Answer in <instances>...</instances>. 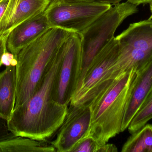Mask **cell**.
<instances>
[{"label":"cell","instance_id":"obj_21","mask_svg":"<svg viewBox=\"0 0 152 152\" xmlns=\"http://www.w3.org/2000/svg\"><path fill=\"white\" fill-rule=\"evenodd\" d=\"M2 62L3 64H4L6 66L10 65L16 66L17 60L12 54L7 51L3 56Z\"/></svg>","mask_w":152,"mask_h":152},{"label":"cell","instance_id":"obj_18","mask_svg":"<svg viewBox=\"0 0 152 152\" xmlns=\"http://www.w3.org/2000/svg\"><path fill=\"white\" fill-rule=\"evenodd\" d=\"M15 137L8 129L6 120L0 118V142Z\"/></svg>","mask_w":152,"mask_h":152},{"label":"cell","instance_id":"obj_22","mask_svg":"<svg viewBox=\"0 0 152 152\" xmlns=\"http://www.w3.org/2000/svg\"><path fill=\"white\" fill-rule=\"evenodd\" d=\"M118 151V148L116 145L112 144H101L99 146L97 152H116Z\"/></svg>","mask_w":152,"mask_h":152},{"label":"cell","instance_id":"obj_9","mask_svg":"<svg viewBox=\"0 0 152 152\" xmlns=\"http://www.w3.org/2000/svg\"><path fill=\"white\" fill-rule=\"evenodd\" d=\"M91 114L89 104H69L65 119L56 132V138L51 142L56 152H71L75 145L88 135Z\"/></svg>","mask_w":152,"mask_h":152},{"label":"cell","instance_id":"obj_2","mask_svg":"<svg viewBox=\"0 0 152 152\" xmlns=\"http://www.w3.org/2000/svg\"><path fill=\"white\" fill-rule=\"evenodd\" d=\"M71 32L51 28L25 46L15 57V108L33 94L60 48Z\"/></svg>","mask_w":152,"mask_h":152},{"label":"cell","instance_id":"obj_19","mask_svg":"<svg viewBox=\"0 0 152 152\" xmlns=\"http://www.w3.org/2000/svg\"><path fill=\"white\" fill-rule=\"evenodd\" d=\"M67 2H84L96 3L114 5L120 3L123 0H61Z\"/></svg>","mask_w":152,"mask_h":152},{"label":"cell","instance_id":"obj_20","mask_svg":"<svg viewBox=\"0 0 152 152\" xmlns=\"http://www.w3.org/2000/svg\"><path fill=\"white\" fill-rule=\"evenodd\" d=\"M8 36L0 35V68L3 64L2 58L7 51V39Z\"/></svg>","mask_w":152,"mask_h":152},{"label":"cell","instance_id":"obj_6","mask_svg":"<svg viewBox=\"0 0 152 152\" xmlns=\"http://www.w3.org/2000/svg\"><path fill=\"white\" fill-rule=\"evenodd\" d=\"M119 51L118 41L114 37L99 51L88 68L69 104L89 103L114 81L111 79L112 70L118 56Z\"/></svg>","mask_w":152,"mask_h":152},{"label":"cell","instance_id":"obj_17","mask_svg":"<svg viewBox=\"0 0 152 152\" xmlns=\"http://www.w3.org/2000/svg\"><path fill=\"white\" fill-rule=\"evenodd\" d=\"M101 144L91 136H87L75 145L71 152H97Z\"/></svg>","mask_w":152,"mask_h":152},{"label":"cell","instance_id":"obj_1","mask_svg":"<svg viewBox=\"0 0 152 152\" xmlns=\"http://www.w3.org/2000/svg\"><path fill=\"white\" fill-rule=\"evenodd\" d=\"M63 43L34 93L25 103L14 109L7 121L9 130L15 136L46 141L56 134L64 120L68 105L56 102L52 94L64 54Z\"/></svg>","mask_w":152,"mask_h":152},{"label":"cell","instance_id":"obj_14","mask_svg":"<svg viewBox=\"0 0 152 152\" xmlns=\"http://www.w3.org/2000/svg\"><path fill=\"white\" fill-rule=\"evenodd\" d=\"M53 146L28 137H14L0 142V152H55Z\"/></svg>","mask_w":152,"mask_h":152},{"label":"cell","instance_id":"obj_15","mask_svg":"<svg viewBox=\"0 0 152 152\" xmlns=\"http://www.w3.org/2000/svg\"><path fill=\"white\" fill-rule=\"evenodd\" d=\"M125 143L122 152H152V125L145 124L131 134Z\"/></svg>","mask_w":152,"mask_h":152},{"label":"cell","instance_id":"obj_8","mask_svg":"<svg viewBox=\"0 0 152 152\" xmlns=\"http://www.w3.org/2000/svg\"><path fill=\"white\" fill-rule=\"evenodd\" d=\"M63 47L64 54L52 94L56 102L69 105L77 89L82 70L80 35L71 32L63 43Z\"/></svg>","mask_w":152,"mask_h":152},{"label":"cell","instance_id":"obj_3","mask_svg":"<svg viewBox=\"0 0 152 152\" xmlns=\"http://www.w3.org/2000/svg\"><path fill=\"white\" fill-rule=\"evenodd\" d=\"M137 70L126 72L104 88L89 103L91 120L88 135L100 144L121 132L126 106Z\"/></svg>","mask_w":152,"mask_h":152},{"label":"cell","instance_id":"obj_13","mask_svg":"<svg viewBox=\"0 0 152 152\" xmlns=\"http://www.w3.org/2000/svg\"><path fill=\"white\" fill-rule=\"evenodd\" d=\"M16 66H6L0 72V118L8 121L16 104Z\"/></svg>","mask_w":152,"mask_h":152},{"label":"cell","instance_id":"obj_7","mask_svg":"<svg viewBox=\"0 0 152 152\" xmlns=\"http://www.w3.org/2000/svg\"><path fill=\"white\" fill-rule=\"evenodd\" d=\"M112 5L96 3L51 2L45 11L51 28L81 34Z\"/></svg>","mask_w":152,"mask_h":152},{"label":"cell","instance_id":"obj_23","mask_svg":"<svg viewBox=\"0 0 152 152\" xmlns=\"http://www.w3.org/2000/svg\"><path fill=\"white\" fill-rule=\"evenodd\" d=\"M9 1V0H1L0 1V21L5 12Z\"/></svg>","mask_w":152,"mask_h":152},{"label":"cell","instance_id":"obj_11","mask_svg":"<svg viewBox=\"0 0 152 152\" xmlns=\"http://www.w3.org/2000/svg\"><path fill=\"white\" fill-rule=\"evenodd\" d=\"M51 28L45 11L22 22L9 34L7 50L15 58L20 50Z\"/></svg>","mask_w":152,"mask_h":152},{"label":"cell","instance_id":"obj_25","mask_svg":"<svg viewBox=\"0 0 152 152\" xmlns=\"http://www.w3.org/2000/svg\"><path fill=\"white\" fill-rule=\"evenodd\" d=\"M150 9H151V15L150 18V19H152V3L150 4Z\"/></svg>","mask_w":152,"mask_h":152},{"label":"cell","instance_id":"obj_12","mask_svg":"<svg viewBox=\"0 0 152 152\" xmlns=\"http://www.w3.org/2000/svg\"><path fill=\"white\" fill-rule=\"evenodd\" d=\"M152 91V59L136 74L126 106L121 132L127 129Z\"/></svg>","mask_w":152,"mask_h":152},{"label":"cell","instance_id":"obj_16","mask_svg":"<svg viewBox=\"0 0 152 152\" xmlns=\"http://www.w3.org/2000/svg\"><path fill=\"white\" fill-rule=\"evenodd\" d=\"M152 119V91L128 127L130 134L134 133Z\"/></svg>","mask_w":152,"mask_h":152},{"label":"cell","instance_id":"obj_26","mask_svg":"<svg viewBox=\"0 0 152 152\" xmlns=\"http://www.w3.org/2000/svg\"><path fill=\"white\" fill-rule=\"evenodd\" d=\"M61 1V0H50L51 2H54L58 1Z\"/></svg>","mask_w":152,"mask_h":152},{"label":"cell","instance_id":"obj_24","mask_svg":"<svg viewBox=\"0 0 152 152\" xmlns=\"http://www.w3.org/2000/svg\"><path fill=\"white\" fill-rule=\"evenodd\" d=\"M128 1L134 5H139L140 4H144L152 3V0H127Z\"/></svg>","mask_w":152,"mask_h":152},{"label":"cell","instance_id":"obj_10","mask_svg":"<svg viewBox=\"0 0 152 152\" xmlns=\"http://www.w3.org/2000/svg\"><path fill=\"white\" fill-rule=\"evenodd\" d=\"M50 0H9L0 21V35L8 36L14 28L47 9Z\"/></svg>","mask_w":152,"mask_h":152},{"label":"cell","instance_id":"obj_5","mask_svg":"<svg viewBox=\"0 0 152 152\" xmlns=\"http://www.w3.org/2000/svg\"><path fill=\"white\" fill-rule=\"evenodd\" d=\"M137 6L128 1L112 5L80 34L82 67L77 87L96 55L115 37L119 26L126 18L138 11Z\"/></svg>","mask_w":152,"mask_h":152},{"label":"cell","instance_id":"obj_27","mask_svg":"<svg viewBox=\"0 0 152 152\" xmlns=\"http://www.w3.org/2000/svg\"><path fill=\"white\" fill-rule=\"evenodd\" d=\"M1 1V0H0V1Z\"/></svg>","mask_w":152,"mask_h":152},{"label":"cell","instance_id":"obj_4","mask_svg":"<svg viewBox=\"0 0 152 152\" xmlns=\"http://www.w3.org/2000/svg\"><path fill=\"white\" fill-rule=\"evenodd\" d=\"M116 38L119 51L113 67V79L133 69L137 71L152 59V19L130 24Z\"/></svg>","mask_w":152,"mask_h":152}]
</instances>
